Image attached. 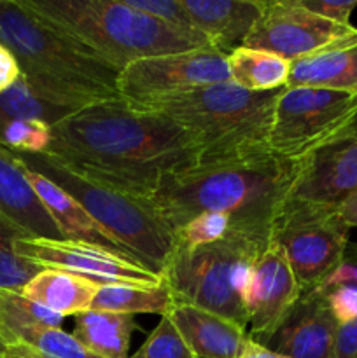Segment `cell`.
I'll return each mask as SVG.
<instances>
[{"mask_svg":"<svg viewBox=\"0 0 357 358\" xmlns=\"http://www.w3.org/2000/svg\"><path fill=\"white\" fill-rule=\"evenodd\" d=\"M46 20L86 42L121 72L154 56L214 48L198 30H184L133 9L125 0H23ZM216 49V48H214Z\"/></svg>","mask_w":357,"mask_h":358,"instance_id":"5","label":"cell"},{"mask_svg":"<svg viewBox=\"0 0 357 358\" xmlns=\"http://www.w3.org/2000/svg\"><path fill=\"white\" fill-rule=\"evenodd\" d=\"M227 70L233 84L254 93H265L287 87L290 62L273 52L240 45L227 55Z\"/></svg>","mask_w":357,"mask_h":358,"instance_id":"23","label":"cell"},{"mask_svg":"<svg viewBox=\"0 0 357 358\" xmlns=\"http://www.w3.org/2000/svg\"><path fill=\"white\" fill-rule=\"evenodd\" d=\"M20 77L21 70L16 58H14L13 52L6 45L0 44V93L9 90Z\"/></svg>","mask_w":357,"mask_h":358,"instance_id":"37","label":"cell"},{"mask_svg":"<svg viewBox=\"0 0 357 358\" xmlns=\"http://www.w3.org/2000/svg\"><path fill=\"white\" fill-rule=\"evenodd\" d=\"M46 156L84 178L146 199L163 178L198 164L189 136L121 96L72 112L51 128Z\"/></svg>","mask_w":357,"mask_h":358,"instance_id":"1","label":"cell"},{"mask_svg":"<svg viewBox=\"0 0 357 358\" xmlns=\"http://www.w3.org/2000/svg\"><path fill=\"white\" fill-rule=\"evenodd\" d=\"M72 108L55 103L46 96L38 94L23 76L4 93H0V115L16 121H37L48 126L58 124L69 117Z\"/></svg>","mask_w":357,"mask_h":358,"instance_id":"26","label":"cell"},{"mask_svg":"<svg viewBox=\"0 0 357 358\" xmlns=\"http://www.w3.org/2000/svg\"><path fill=\"white\" fill-rule=\"evenodd\" d=\"M4 353L27 358H100L62 327H24L0 343Z\"/></svg>","mask_w":357,"mask_h":358,"instance_id":"24","label":"cell"},{"mask_svg":"<svg viewBox=\"0 0 357 358\" xmlns=\"http://www.w3.org/2000/svg\"><path fill=\"white\" fill-rule=\"evenodd\" d=\"M335 287H357V245L349 243L340 264L322 280L318 289L329 290Z\"/></svg>","mask_w":357,"mask_h":358,"instance_id":"34","label":"cell"},{"mask_svg":"<svg viewBox=\"0 0 357 358\" xmlns=\"http://www.w3.org/2000/svg\"><path fill=\"white\" fill-rule=\"evenodd\" d=\"M0 44L13 52L27 83L55 103L79 110L119 96V70L23 0H0Z\"/></svg>","mask_w":357,"mask_h":358,"instance_id":"3","label":"cell"},{"mask_svg":"<svg viewBox=\"0 0 357 358\" xmlns=\"http://www.w3.org/2000/svg\"><path fill=\"white\" fill-rule=\"evenodd\" d=\"M175 306L170 289L164 282L158 287L100 285L90 310L111 313H150L167 317Z\"/></svg>","mask_w":357,"mask_h":358,"instance_id":"25","label":"cell"},{"mask_svg":"<svg viewBox=\"0 0 357 358\" xmlns=\"http://www.w3.org/2000/svg\"><path fill=\"white\" fill-rule=\"evenodd\" d=\"M0 358H9V357H7V353H4L2 350H0Z\"/></svg>","mask_w":357,"mask_h":358,"instance_id":"40","label":"cell"},{"mask_svg":"<svg viewBox=\"0 0 357 358\" xmlns=\"http://www.w3.org/2000/svg\"><path fill=\"white\" fill-rule=\"evenodd\" d=\"M0 215L27 238L63 240L55 220L31 189L24 164L0 145Z\"/></svg>","mask_w":357,"mask_h":358,"instance_id":"16","label":"cell"},{"mask_svg":"<svg viewBox=\"0 0 357 358\" xmlns=\"http://www.w3.org/2000/svg\"><path fill=\"white\" fill-rule=\"evenodd\" d=\"M220 83H230L227 55L209 48L130 63L119 72L118 91L133 107H146Z\"/></svg>","mask_w":357,"mask_h":358,"instance_id":"10","label":"cell"},{"mask_svg":"<svg viewBox=\"0 0 357 358\" xmlns=\"http://www.w3.org/2000/svg\"><path fill=\"white\" fill-rule=\"evenodd\" d=\"M310 13L338 24H352L350 14L357 7V0H300Z\"/></svg>","mask_w":357,"mask_h":358,"instance_id":"35","label":"cell"},{"mask_svg":"<svg viewBox=\"0 0 357 358\" xmlns=\"http://www.w3.org/2000/svg\"><path fill=\"white\" fill-rule=\"evenodd\" d=\"M135 315L88 310L76 315L74 338L100 358H128Z\"/></svg>","mask_w":357,"mask_h":358,"instance_id":"22","label":"cell"},{"mask_svg":"<svg viewBox=\"0 0 357 358\" xmlns=\"http://www.w3.org/2000/svg\"><path fill=\"white\" fill-rule=\"evenodd\" d=\"M357 119V93L286 87L275 107L270 150L301 161Z\"/></svg>","mask_w":357,"mask_h":358,"instance_id":"9","label":"cell"},{"mask_svg":"<svg viewBox=\"0 0 357 358\" xmlns=\"http://www.w3.org/2000/svg\"><path fill=\"white\" fill-rule=\"evenodd\" d=\"M241 358H287V357L272 352V350H268L266 346L259 345V343L252 341V339L248 338L247 345H245V350H244V357Z\"/></svg>","mask_w":357,"mask_h":358,"instance_id":"39","label":"cell"},{"mask_svg":"<svg viewBox=\"0 0 357 358\" xmlns=\"http://www.w3.org/2000/svg\"><path fill=\"white\" fill-rule=\"evenodd\" d=\"M268 240L230 231L224 240L205 247H175L161 273L175 306L198 308L247 329L245 299Z\"/></svg>","mask_w":357,"mask_h":358,"instance_id":"6","label":"cell"},{"mask_svg":"<svg viewBox=\"0 0 357 358\" xmlns=\"http://www.w3.org/2000/svg\"><path fill=\"white\" fill-rule=\"evenodd\" d=\"M338 322L318 287L301 294L266 348L287 358H331Z\"/></svg>","mask_w":357,"mask_h":358,"instance_id":"15","label":"cell"},{"mask_svg":"<svg viewBox=\"0 0 357 358\" xmlns=\"http://www.w3.org/2000/svg\"><path fill=\"white\" fill-rule=\"evenodd\" d=\"M338 213L349 227H357V192L338 206Z\"/></svg>","mask_w":357,"mask_h":358,"instance_id":"38","label":"cell"},{"mask_svg":"<svg viewBox=\"0 0 357 358\" xmlns=\"http://www.w3.org/2000/svg\"><path fill=\"white\" fill-rule=\"evenodd\" d=\"M301 161L275 154L237 163L192 166L168 175L144 201L175 231L192 217L223 212L231 231L272 238V227L293 194Z\"/></svg>","mask_w":357,"mask_h":358,"instance_id":"2","label":"cell"},{"mask_svg":"<svg viewBox=\"0 0 357 358\" xmlns=\"http://www.w3.org/2000/svg\"><path fill=\"white\" fill-rule=\"evenodd\" d=\"M284 90L254 93L230 80L136 108L174 121L195 143L196 166H212L272 154L270 133Z\"/></svg>","mask_w":357,"mask_h":358,"instance_id":"4","label":"cell"},{"mask_svg":"<svg viewBox=\"0 0 357 358\" xmlns=\"http://www.w3.org/2000/svg\"><path fill=\"white\" fill-rule=\"evenodd\" d=\"M14 247L20 257L38 268L72 273L100 285L158 287L163 283V276L139 262L84 241L20 238Z\"/></svg>","mask_w":357,"mask_h":358,"instance_id":"12","label":"cell"},{"mask_svg":"<svg viewBox=\"0 0 357 358\" xmlns=\"http://www.w3.org/2000/svg\"><path fill=\"white\" fill-rule=\"evenodd\" d=\"M24 175H27L35 194L38 196L41 203L46 206L49 215H51V219L55 220L63 240L84 241V243L97 245V247L107 248V250L119 255V257L136 262L69 192L63 191L55 182L46 178L44 175L37 173V171L30 170L28 166H24Z\"/></svg>","mask_w":357,"mask_h":358,"instance_id":"18","label":"cell"},{"mask_svg":"<svg viewBox=\"0 0 357 358\" xmlns=\"http://www.w3.org/2000/svg\"><path fill=\"white\" fill-rule=\"evenodd\" d=\"M192 27L230 55L244 44L262 10V0H181Z\"/></svg>","mask_w":357,"mask_h":358,"instance_id":"17","label":"cell"},{"mask_svg":"<svg viewBox=\"0 0 357 358\" xmlns=\"http://www.w3.org/2000/svg\"><path fill=\"white\" fill-rule=\"evenodd\" d=\"M287 87H321L357 93V31L314 55L290 62Z\"/></svg>","mask_w":357,"mask_h":358,"instance_id":"20","label":"cell"},{"mask_svg":"<svg viewBox=\"0 0 357 358\" xmlns=\"http://www.w3.org/2000/svg\"><path fill=\"white\" fill-rule=\"evenodd\" d=\"M10 357H14V355H10ZM14 358H27V357H14Z\"/></svg>","mask_w":357,"mask_h":358,"instance_id":"41","label":"cell"},{"mask_svg":"<svg viewBox=\"0 0 357 358\" xmlns=\"http://www.w3.org/2000/svg\"><path fill=\"white\" fill-rule=\"evenodd\" d=\"M301 294V287L286 254L280 245L270 238L254 264L245 299L251 327L248 338L262 346L268 345L289 317Z\"/></svg>","mask_w":357,"mask_h":358,"instance_id":"13","label":"cell"},{"mask_svg":"<svg viewBox=\"0 0 357 358\" xmlns=\"http://www.w3.org/2000/svg\"><path fill=\"white\" fill-rule=\"evenodd\" d=\"M98 289L100 283L83 276L58 269H42L24 285L21 294L27 299L65 318L69 315L76 317L90 310Z\"/></svg>","mask_w":357,"mask_h":358,"instance_id":"21","label":"cell"},{"mask_svg":"<svg viewBox=\"0 0 357 358\" xmlns=\"http://www.w3.org/2000/svg\"><path fill=\"white\" fill-rule=\"evenodd\" d=\"M133 9L142 10L158 21L172 24V27L184 28V30H196L189 20L188 13L182 7L181 0H125Z\"/></svg>","mask_w":357,"mask_h":358,"instance_id":"32","label":"cell"},{"mask_svg":"<svg viewBox=\"0 0 357 358\" xmlns=\"http://www.w3.org/2000/svg\"><path fill=\"white\" fill-rule=\"evenodd\" d=\"M331 358H357V320L338 325Z\"/></svg>","mask_w":357,"mask_h":358,"instance_id":"36","label":"cell"},{"mask_svg":"<svg viewBox=\"0 0 357 358\" xmlns=\"http://www.w3.org/2000/svg\"><path fill=\"white\" fill-rule=\"evenodd\" d=\"M231 231V219L223 212H205L192 217L175 231V247L198 248L224 240Z\"/></svg>","mask_w":357,"mask_h":358,"instance_id":"30","label":"cell"},{"mask_svg":"<svg viewBox=\"0 0 357 358\" xmlns=\"http://www.w3.org/2000/svg\"><path fill=\"white\" fill-rule=\"evenodd\" d=\"M350 227L338 208L289 198L273 222L272 240L286 254L301 292L315 289L340 264Z\"/></svg>","mask_w":357,"mask_h":358,"instance_id":"8","label":"cell"},{"mask_svg":"<svg viewBox=\"0 0 357 358\" xmlns=\"http://www.w3.org/2000/svg\"><path fill=\"white\" fill-rule=\"evenodd\" d=\"M14 154L69 192L144 268L163 273L175 250V233L144 199L80 177L46 154Z\"/></svg>","mask_w":357,"mask_h":358,"instance_id":"7","label":"cell"},{"mask_svg":"<svg viewBox=\"0 0 357 358\" xmlns=\"http://www.w3.org/2000/svg\"><path fill=\"white\" fill-rule=\"evenodd\" d=\"M324 294L338 325L357 320V287H335Z\"/></svg>","mask_w":357,"mask_h":358,"instance_id":"33","label":"cell"},{"mask_svg":"<svg viewBox=\"0 0 357 358\" xmlns=\"http://www.w3.org/2000/svg\"><path fill=\"white\" fill-rule=\"evenodd\" d=\"M356 31L354 24L332 23L310 13L300 0H262L261 14L241 45L296 62Z\"/></svg>","mask_w":357,"mask_h":358,"instance_id":"11","label":"cell"},{"mask_svg":"<svg viewBox=\"0 0 357 358\" xmlns=\"http://www.w3.org/2000/svg\"><path fill=\"white\" fill-rule=\"evenodd\" d=\"M51 142V126L37 121H16L0 115V145L10 152L44 154Z\"/></svg>","mask_w":357,"mask_h":358,"instance_id":"29","label":"cell"},{"mask_svg":"<svg viewBox=\"0 0 357 358\" xmlns=\"http://www.w3.org/2000/svg\"><path fill=\"white\" fill-rule=\"evenodd\" d=\"M27 238L20 229L0 215V287L21 292L42 268L24 261L16 254V241Z\"/></svg>","mask_w":357,"mask_h":358,"instance_id":"28","label":"cell"},{"mask_svg":"<svg viewBox=\"0 0 357 358\" xmlns=\"http://www.w3.org/2000/svg\"><path fill=\"white\" fill-rule=\"evenodd\" d=\"M128 358H192V355L181 332L167 315L161 317L160 324L154 327L139 352Z\"/></svg>","mask_w":357,"mask_h":358,"instance_id":"31","label":"cell"},{"mask_svg":"<svg viewBox=\"0 0 357 358\" xmlns=\"http://www.w3.org/2000/svg\"><path fill=\"white\" fill-rule=\"evenodd\" d=\"M63 320L65 318L27 299L21 292L0 287V343L20 329L62 327Z\"/></svg>","mask_w":357,"mask_h":358,"instance_id":"27","label":"cell"},{"mask_svg":"<svg viewBox=\"0 0 357 358\" xmlns=\"http://www.w3.org/2000/svg\"><path fill=\"white\" fill-rule=\"evenodd\" d=\"M192 358H241L247 329L192 306H174L168 313Z\"/></svg>","mask_w":357,"mask_h":358,"instance_id":"19","label":"cell"},{"mask_svg":"<svg viewBox=\"0 0 357 358\" xmlns=\"http://www.w3.org/2000/svg\"><path fill=\"white\" fill-rule=\"evenodd\" d=\"M7 357H9V358H14V357H10V355H7Z\"/></svg>","mask_w":357,"mask_h":358,"instance_id":"42","label":"cell"},{"mask_svg":"<svg viewBox=\"0 0 357 358\" xmlns=\"http://www.w3.org/2000/svg\"><path fill=\"white\" fill-rule=\"evenodd\" d=\"M357 192V119L301 159L290 198L338 208Z\"/></svg>","mask_w":357,"mask_h":358,"instance_id":"14","label":"cell"}]
</instances>
